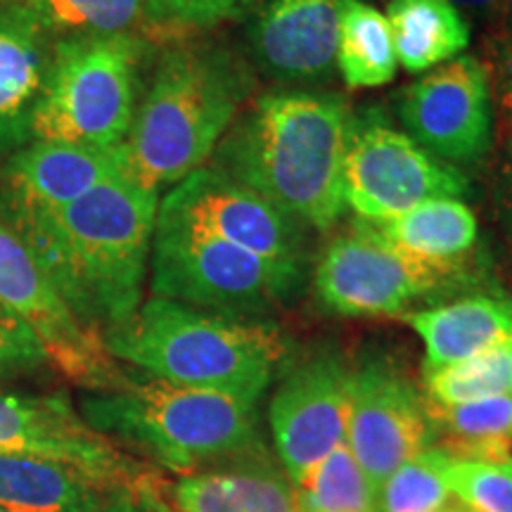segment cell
Masks as SVG:
<instances>
[{"label":"cell","instance_id":"cell-39","mask_svg":"<svg viewBox=\"0 0 512 512\" xmlns=\"http://www.w3.org/2000/svg\"><path fill=\"white\" fill-rule=\"evenodd\" d=\"M0 512H15V510H5V508H0Z\"/></svg>","mask_w":512,"mask_h":512},{"label":"cell","instance_id":"cell-15","mask_svg":"<svg viewBox=\"0 0 512 512\" xmlns=\"http://www.w3.org/2000/svg\"><path fill=\"white\" fill-rule=\"evenodd\" d=\"M399 117L422 150L448 162H475L489 150L494 128L489 72L472 55L439 64L408 86Z\"/></svg>","mask_w":512,"mask_h":512},{"label":"cell","instance_id":"cell-3","mask_svg":"<svg viewBox=\"0 0 512 512\" xmlns=\"http://www.w3.org/2000/svg\"><path fill=\"white\" fill-rule=\"evenodd\" d=\"M252 88L249 67L226 48L188 43L166 50L119 147L124 176L159 192L202 169Z\"/></svg>","mask_w":512,"mask_h":512},{"label":"cell","instance_id":"cell-40","mask_svg":"<svg viewBox=\"0 0 512 512\" xmlns=\"http://www.w3.org/2000/svg\"><path fill=\"white\" fill-rule=\"evenodd\" d=\"M12 3H24V0H12Z\"/></svg>","mask_w":512,"mask_h":512},{"label":"cell","instance_id":"cell-16","mask_svg":"<svg viewBox=\"0 0 512 512\" xmlns=\"http://www.w3.org/2000/svg\"><path fill=\"white\" fill-rule=\"evenodd\" d=\"M349 0H264L249 29L256 64L278 81H318L337 60Z\"/></svg>","mask_w":512,"mask_h":512},{"label":"cell","instance_id":"cell-1","mask_svg":"<svg viewBox=\"0 0 512 512\" xmlns=\"http://www.w3.org/2000/svg\"><path fill=\"white\" fill-rule=\"evenodd\" d=\"M159 192L117 176L67 207H38L0 188V214L74 318L102 339L143 297Z\"/></svg>","mask_w":512,"mask_h":512},{"label":"cell","instance_id":"cell-26","mask_svg":"<svg viewBox=\"0 0 512 512\" xmlns=\"http://www.w3.org/2000/svg\"><path fill=\"white\" fill-rule=\"evenodd\" d=\"M19 10L43 36L131 34L145 12V0H24Z\"/></svg>","mask_w":512,"mask_h":512},{"label":"cell","instance_id":"cell-19","mask_svg":"<svg viewBox=\"0 0 512 512\" xmlns=\"http://www.w3.org/2000/svg\"><path fill=\"white\" fill-rule=\"evenodd\" d=\"M43 34L22 10L0 15V155L31 140V119L46 76Z\"/></svg>","mask_w":512,"mask_h":512},{"label":"cell","instance_id":"cell-14","mask_svg":"<svg viewBox=\"0 0 512 512\" xmlns=\"http://www.w3.org/2000/svg\"><path fill=\"white\" fill-rule=\"evenodd\" d=\"M159 214L230 245L287 264H304V226L214 166L192 171L159 202Z\"/></svg>","mask_w":512,"mask_h":512},{"label":"cell","instance_id":"cell-36","mask_svg":"<svg viewBox=\"0 0 512 512\" xmlns=\"http://www.w3.org/2000/svg\"><path fill=\"white\" fill-rule=\"evenodd\" d=\"M508 176H510V188H512V140H510V147H508Z\"/></svg>","mask_w":512,"mask_h":512},{"label":"cell","instance_id":"cell-24","mask_svg":"<svg viewBox=\"0 0 512 512\" xmlns=\"http://www.w3.org/2000/svg\"><path fill=\"white\" fill-rule=\"evenodd\" d=\"M335 64L349 88H377L392 81L399 60L387 15L366 0H349L339 24Z\"/></svg>","mask_w":512,"mask_h":512},{"label":"cell","instance_id":"cell-34","mask_svg":"<svg viewBox=\"0 0 512 512\" xmlns=\"http://www.w3.org/2000/svg\"><path fill=\"white\" fill-rule=\"evenodd\" d=\"M496 74H498V102H501L505 117H508L512 124V36L498 43Z\"/></svg>","mask_w":512,"mask_h":512},{"label":"cell","instance_id":"cell-32","mask_svg":"<svg viewBox=\"0 0 512 512\" xmlns=\"http://www.w3.org/2000/svg\"><path fill=\"white\" fill-rule=\"evenodd\" d=\"M254 0H145L147 17L157 24L204 29L245 15Z\"/></svg>","mask_w":512,"mask_h":512},{"label":"cell","instance_id":"cell-4","mask_svg":"<svg viewBox=\"0 0 512 512\" xmlns=\"http://www.w3.org/2000/svg\"><path fill=\"white\" fill-rule=\"evenodd\" d=\"M107 354L155 380L259 403L283 366L287 344L273 325L219 316L150 297L102 335Z\"/></svg>","mask_w":512,"mask_h":512},{"label":"cell","instance_id":"cell-28","mask_svg":"<svg viewBox=\"0 0 512 512\" xmlns=\"http://www.w3.org/2000/svg\"><path fill=\"white\" fill-rule=\"evenodd\" d=\"M427 394L434 406L512 394V337L453 366L427 370Z\"/></svg>","mask_w":512,"mask_h":512},{"label":"cell","instance_id":"cell-23","mask_svg":"<svg viewBox=\"0 0 512 512\" xmlns=\"http://www.w3.org/2000/svg\"><path fill=\"white\" fill-rule=\"evenodd\" d=\"M368 223L382 240L406 252L439 261H460L477 242V216L456 197H437L396 219Z\"/></svg>","mask_w":512,"mask_h":512},{"label":"cell","instance_id":"cell-12","mask_svg":"<svg viewBox=\"0 0 512 512\" xmlns=\"http://www.w3.org/2000/svg\"><path fill=\"white\" fill-rule=\"evenodd\" d=\"M349 406L351 368L335 351L304 358L285 375L268 406V422L292 484L347 441Z\"/></svg>","mask_w":512,"mask_h":512},{"label":"cell","instance_id":"cell-25","mask_svg":"<svg viewBox=\"0 0 512 512\" xmlns=\"http://www.w3.org/2000/svg\"><path fill=\"white\" fill-rule=\"evenodd\" d=\"M434 432L444 430L448 444L441 446L456 460H510L512 448V394L489 399L434 406Z\"/></svg>","mask_w":512,"mask_h":512},{"label":"cell","instance_id":"cell-7","mask_svg":"<svg viewBox=\"0 0 512 512\" xmlns=\"http://www.w3.org/2000/svg\"><path fill=\"white\" fill-rule=\"evenodd\" d=\"M150 271L155 297L242 320L285 304L304 283V264L252 254L159 211Z\"/></svg>","mask_w":512,"mask_h":512},{"label":"cell","instance_id":"cell-22","mask_svg":"<svg viewBox=\"0 0 512 512\" xmlns=\"http://www.w3.org/2000/svg\"><path fill=\"white\" fill-rule=\"evenodd\" d=\"M387 22L396 60L411 74L456 60L470 46V24L446 0H389Z\"/></svg>","mask_w":512,"mask_h":512},{"label":"cell","instance_id":"cell-21","mask_svg":"<svg viewBox=\"0 0 512 512\" xmlns=\"http://www.w3.org/2000/svg\"><path fill=\"white\" fill-rule=\"evenodd\" d=\"M105 486L50 458L0 453V508L15 512H93Z\"/></svg>","mask_w":512,"mask_h":512},{"label":"cell","instance_id":"cell-37","mask_svg":"<svg viewBox=\"0 0 512 512\" xmlns=\"http://www.w3.org/2000/svg\"><path fill=\"white\" fill-rule=\"evenodd\" d=\"M448 512H472V510H467L465 508V505H451V503H448Z\"/></svg>","mask_w":512,"mask_h":512},{"label":"cell","instance_id":"cell-35","mask_svg":"<svg viewBox=\"0 0 512 512\" xmlns=\"http://www.w3.org/2000/svg\"><path fill=\"white\" fill-rule=\"evenodd\" d=\"M446 3H451L458 10L475 12V15L482 17H491L501 10L505 12V0H446Z\"/></svg>","mask_w":512,"mask_h":512},{"label":"cell","instance_id":"cell-8","mask_svg":"<svg viewBox=\"0 0 512 512\" xmlns=\"http://www.w3.org/2000/svg\"><path fill=\"white\" fill-rule=\"evenodd\" d=\"M460 261L425 259L382 240L354 221L318 261L313 287L323 309L339 316H394L463 283Z\"/></svg>","mask_w":512,"mask_h":512},{"label":"cell","instance_id":"cell-33","mask_svg":"<svg viewBox=\"0 0 512 512\" xmlns=\"http://www.w3.org/2000/svg\"><path fill=\"white\" fill-rule=\"evenodd\" d=\"M93 512H176L159 489L157 477H147L133 486H114L102 491Z\"/></svg>","mask_w":512,"mask_h":512},{"label":"cell","instance_id":"cell-9","mask_svg":"<svg viewBox=\"0 0 512 512\" xmlns=\"http://www.w3.org/2000/svg\"><path fill=\"white\" fill-rule=\"evenodd\" d=\"M470 190L456 166L441 164L380 114L351 119L344 157V200L361 221L380 223L437 197Z\"/></svg>","mask_w":512,"mask_h":512},{"label":"cell","instance_id":"cell-38","mask_svg":"<svg viewBox=\"0 0 512 512\" xmlns=\"http://www.w3.org/2000/svg\"><path fill=\"white\" fill-rule=\"evenodd\" d=\"M505 12H508L510 24H512V0H505Z\"/></svg>","mask_w":512,"mask_h":512},{"label":"cell","instance_id":"cell-11","mask_svg":"<svg viewBox=\"0 0 512 512\" xmlns=\"http://www.w3.org/2000/svg\"><path fill=\"white\" fill-rule=\"evenodd\" d=\"M432 439L430 401L403 370L384 358L351 370L347 446L377 491Z\"/></svg>","mask_w":512,"mask_h":512},{"label":"cell","instance_id":"cell-17","mask_svg":"<svg viewBox=\"0 0 512 512\" xmlns=\"http://www.w3.org/2000/svg\"><path fill=\"white\" fill-rule=\"evenodd\" d=\"M117 176H124L119 147L31 140L5 162L0 188L38 207L60 209Z\"/></svg>","mask_w":512,"mask_h":512},{"label":"cell","instance_id":"cell-29","mask_svg":"<svg viewBox=\"0 0 512 512\" xmlns=\"http://www.w3.org/2000/svg\"><path fill=\"white\" fill-rule=\"evenodd\" d=\"M453 463L441 446H430L403 463L377 491V512H439L446 508V472Z\"/></svg>","mask_w":512,"mask_h":512},{"label":"cell","instance_id":"cell-5","mask_svg":"<svg viewBox=\"0 0 512 512\" xmlns=\"http://www.w3.org/2000/svg\"><path fill=\"white\" fill-rule=\"evenodd\" d=\"M81 415L102 437L181 475L266 448L256 403L155 377L83 396Z\"/></svg>","mask_w":512,"mask_h":512},{"label":"cell","instance_id":"cell-6","mask_svg":"<svg viewBox=\"0 0 512 512\" xmlns=\"http://www.w3.org/2000/svg\"><path fill=\"white\" fill-rule=\"evenodd\" d=\"M145 43L133 34L55 41L38 95L31 140L117 150L136 117Z\"/></svg>","mask_w":512,"mask_h":512},{"label":"cell","instance_id":"cell-31","mask_svg":"<svg viewBox=\"0 0 512 512\" xmlns=\"http://www.w3.org/2000/svg\"><path fill=\"white\" fill-rule=\"evenodd\" d=\"M50 363L34 328L15 309L0 302V380L29 375Z\"/></svg>","mask_w":512,"mask_h":512},{"label":"cell","instance_id":"cell-10","mask_svg":"<svg viewBox=\"0 0 512 512\" xmlns=\"http://www.w3.org/2000/svg\"><path fill=\"white\" fill-rule=\"evenodd\" d=\"M0 302L34 328L50 363L91 392H114L128 382L98 335L88 332L36 259L0 214Z\"/></svg>","mask_w":512,"mask_h":512},{"label":"cell","instance_id":"cell-20","mask_svg":"<svg viewBox=\"0 0 512 512\" xmlns=\"http://www.w3.org/2000/svg\"><path fill=\"white\" fill-rule=\"evenodd\" d=\"M408 325L425 344V373L465 361L512 337V304L496 297H467L413 311Z\"/></svg>","mask_w":512,"mask_h":512},{"label":"cell","instance_id":"cell-27","mask_svg":"<svg viewBox=\"0 0 512 512\" xmlns=\"http://www.w3.org/2000/svg\"><path fill=\"white\" fill-rule=\"evenodd\" d=\"M297 512H377V489L351 448L339 444L294 484Z\"/></svg>","mask_w":512,"mask_h":512},{"label":"cell","instance_id":"cell-13","mask_svg":"<svg viewBox=\"0 0 512 512\" xmlns=\"http://www.w3.org/2000/svg\"><path fill=\"white\" fill-rule=\"evenodd\" d=\"M0 453L57 460L105 489L152 477L150 467L95 432L64 394L0 392Z\"/></svg>","mask_w":512,"mask_h":512},{"label":"cell","instance_id":"cell-30","mask_svg":"<svg viewBox=\"0 0 512 512\" xmlns=\"http://www.w3.org/2000/svg\"><path fill=\"white\" fill-rule=\"evenodd\" d=\"M451 496L472 512H512L510 460H456L446 472Z\"/></svg>","mask_w":512,"mask_h":512},{"label":"cell","instance_id":"cell-18","mask_svg":"<svg viewBox=\"0 0 512 512\" xmlns=\"http://www.w3.org/2000/svg\"><path fill=\"white\" fill-rule=\"evenodd\" d=\"M169 496L176 512H297L292 479L268 448L181 475Z\"/></svg>","mask_w":512,"mask_h":512},{"label":"cell","instance_id":"cell-2","mask_svg":"<svg viewBox=\"0 0 512 512\" xmlns=\"http://www.w3.org/2000/svg\"><path fill=\"white\" fill-rule=\"evenodd\" d=\"M351 112L342 95L285 91L256 100L214 150L216 171L302 226L328 230L347 209Z\"/></svg>","mask_w":512,"mask_h":512}]
</instances>
